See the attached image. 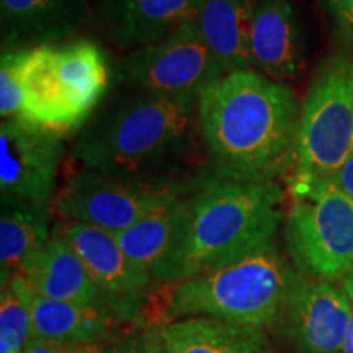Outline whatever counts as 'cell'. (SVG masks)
<instances>
[{
  "label": "cell",
  "mask_w": 353,
  "mask_h": 353,
  "mask_svg": "<svg viewBox=\"0 0 353 353\" xmlns=\"http://www.w3.org/2000/svg\"><path fill=\"white\" fill-rule=\"evenodd\" d=\"M332 182L353 201V154L347 159L341 170L334 175Z\"/></svg>",
  "instance_id": "27"
},
{
  "label": "cell",
  "mask_w": 353,
  "mask_h": 353,
  "mask_svg": "<svg viewBox=\"0 0 353 353\" xmlns=\"http://www.w3.org/2000/svg\"><path fill=\"white\" fill-rule=\"evenodd\" d=\"M285 221L290 257L304 276L343 281L353 270V201L332 180L296 183Z\"/></svg>",
  "instance_id": "7"
},
{
  "label": "cell",
  "mask_w": 353,
  "mask_h": 353,
  "mask_svg": "<svg viewBox=\"0 0 353 353\" xmlns=\"http://www.w3.org/2000/svg\"><path fill=\"white\" fill-rule=\"evenodd\" d=\"M337 38L353 50V0H321Z\"/></svg>",
  "instance_id": "24"
},
{
  "label": "cell",
  "mask_w": 353,
  "mask_h": 353,
  "mask_svg": "<svg viewBox=\"0 0 353 353\" xmlns=\"http://www.w3.org/2000/svg\"><path fill=\"white\" fill-rule=\"evenodd\" d=\"M100 353H151L144 332H134L101 347Z\"/></svg>",
  "instance_id": "26"
},
{
  "label": "cell",
  "mask_w": 353,
  "mask_h": 353,
  "mask_svg": "<svg viewBox=\"0 0 353 353\" xmlns=\"http://www.w3.org/2000/svg\"><path fill=\"white\" fill-rule=\"evenodd\" d=\"M259 0H201L195 23L198 33L224 72L252 69L250 30Z\"/></svg>",
  "instance_id": "18"
},
{
  "label": "cell",
  "mask_w": 353,
  "mask_h": 353,
  "mask_svg": "<svg viewBox=\"0 0 353 353\" xmlns=\"http://www.w3.org/2000/svg\"><path fill=\"white\" fill-rule=\"evenodd\" d=\"M252 69L275 82L294 81L304 68V43L288 0H259L250 30Z\"/></svg>",
  "instance_id": "16"
},
{
  "label": "cell",
  "mask_w": 353,
  "mask_h": 353,
  "mask_svg": "<svg viewBox=\"0 0 353 353\" xmlns=\"http://www.w3.org/2000/svg\"><path fill=\"white\" fill-rule=\"evenodd\" d=\"M107 85V64L97 44H37L26 57L20 121L64 134L83 123Z\"/></svg>",
  "instance_id": "5"
},
{
  "label": "cell",
  "mask_w": 353,
  "mask_h": 353,
  "mask_svg": "<svg viewBox=\"0 0 353 353\" xmlns=\"http://www.w3.org/2000/svg\"><path fill=\"white\" fill-rule=\"evenodd\" d=\"M185 198L175 195L148 211L132 226L117 234L121 250L136 267L154 276L170 254L179 234Z\"/></svg>",
  "instance_id": "20"
},
{
  "label": "cell",
  "mask_w": 353,
  "mask_h": 353,
  "mask_svg": "<svg viewBox=\"0 0 353 353\" xmlns=\"http://www.w3.org/2000/svg\"><path fill=\"white\" fill-rule=\"evenodd\" d=\"M350 301H352V316H350V324H348V332L345 337V343H343L342 353H353V298H350Z\"/></svg>",
  "instance_id": "28"
},
{
  "label": "cell",
  "mask_w": 353,
  "mask_h": 353,
  "mask_svg": "<svg viewBox=\"0 0 353 353\" xmlns=\"http://www.w3.org/2000/svg\"><path fill=\"white\" fill-rule=\"evenodd\" d=\"M87 0H0L3 37L8 41L48 44L76 32Z\"/></svg>",
  "instance_id": "19"
},
{
  "label": "cell",
  "mask_w": 353,
  "mask_h": 353,
  "mask_svg": "<svg viewBox=\"0 0 353 353\" xmlns=\"http://www.w3.org/2000/svg\"><path fill=\"white\" fill-rule=\"evenodd\" d=\"M342 288L345 290L348 298H353V270L350 272V275H348L345 280L342 281Z\"/></svg>",
  "instance_id": "29"
},
{
  "label": "cell",
  "mask_w": 353,
  "mask_h": 353,
  "mask_svg": "<svg viewBox=\"0 0 353 353\" xmlns=\"http://www.w3.org/2000/svg\"><path fill=\"white\" fill-rule=\"evenodd\" d=\"M296 278L272 242L218 270L176 283L167 304V321L213 317L272 327L280 324Z\"/></svg>",
  "instance_id": "4"
},
{
  "label": "cell",
  "mask_w": 353,
  "mask_h": 353,
  "mask_svg": "<svg viewBox=\"0 0 353 353\" xmlns=\"http://www.w3.org/2000/svg\"><path fill=\"white\" fill-rule=\"evenodd\" d=\"M350 316L345 290L298 273L280 324L296 353H342Z\"/></svg>",
  "instance_id": "12"
},
{
  "label": "cell",
  "mask_w": 353,
  "mask_h": 353,
  "mask_svg": "<svg viewBox=\"0 0 353 353\" xmlns=\"http://www.w3.org/2000/svg\"><path fill=\"white\" fill-rule=\"evenodd\" d=\"M144 334L151 353H275L265 329L213 317L165 321Z\"/></svg>",
  "instance_id": "14"
},
{
  "label": "cell",
  "mask_w": 353,
  "mask_h": 353,
  "mask_svg": "<svg viewBox=\"0 0 353 353\" xmlns=\"http://www.w3.org/2000/svg\"><path fill=\"white\" fill-rule=\"evenodd\" d=\"M275 182L218 180L185 198L179 234L154 273L157 283H182L275 242L283 219Z\"/></svg>",
  "instance_id": "2"
},
{
  "label": "cell",
  "mask_w": 353,
  "mask_h": 353,
  "mask_svg": "<svg viewBox=\"0 0 353 353\" xmlns=\"http://www.w3.org/2000/svg\"><path fill=\"white\" fill-rule=\"evenodd\" d=\"M198 97L141 94L92 123L74 149L83 170L138 179L187 139L196 123Z\"/></svg>",
  "instance_id": "3"
},
{
  "label": "cell",
  "mask_w": 353,
  "mask_h": 353,
  "mask_svg": "<svg viewBox=\"0 0 353 353\" xmlns=\"http://www.w3.org/2000/svg\"><path fill=\"white\" fill-rule=\"evenodd\" d=\"M175 195L182 192L167 182L81 170L64 183L54 205L57 213L69 221L117 236Z\"/></svg>",
  "instance_id": "8"
},
{
  "label": "cell",
  "mask_w": 353,
  "mask_h": 353,
  "mask_svg": "<svg viewBox=\"0 0 353 353\" xmlns=\"http://www.w3.org/2000/svg\"><path fill=\"white\" fill-rule=\"evenodd\" d=\"M201 0H99L97 10L112 41L123 50L151 46L195 21Z\"/></svg>",
  "instance_id": "15"
},
{
  "label": "cell",
  "mask_w": 353,
  "mask_h": 353,
  "mask_svg": "<svg viewBox=\"0 0 353 353\" xmlns=\"http://www.w3.org/2000/svg\"><path fill=\"white\" fill-rule=\"evenodd\" d=\"M20 275L44 298L108 309L85 265L57 231L51 234L43 249L26 260Z\"/></svg>",
  "instance_id": "17"
},
{
  "label": "cell",
  "mask_w": 353,
  "mask_h": 353,
  "mask_svg": "<svg viewBox=\"0 0 353 353\" xmlns=\"http://www.w3.org/2000/svg\"><path fill=\"white\" fill-rule=\"evenodd\" d=\"M28 50H3L0 63V114L3 120H20L23 110V79Z\"/></svg>",
  "instance_id": "23"
},
{
  "label": "cell",
  "mask_w": 353,
  "mask_h": 353,
  "mask_svg": "<svg viewBox=\"0 0 353 353\" xmlns=\"http://www.w3.org/2000/svg\"><path fill=\"white\" fill-rule=\"evenodd\" d=\"M56 231L85 265L105 306L121 322L138 321L154 280L126 257L117 236L74 221Z\"/></svg>",
  "instance_id": "11"
},
{
  "label": "cell",
  "mask_w": 353,
  "mask_h": 353,
  "mask_svg": "<svg viewBox=\"0 0 353 353\" xmlns=\"http://www.w3.org/2000/svg\"><path fill=\"white\" fill-rule=\"evenodd\" d=\"M63 134L20 120L0 126L2 203L50 210L63 161Z\"/></svg>",
  "instance_id": "10"
},
{
  "label": "cell",
  "mask_w": 353,
  "mask_h": 353,
  "mask_svg": "<svg viewBox=\"0 0 353 353\" xmlns=\"http://www.w3.org/2000/svg\"><path fill=\"white\" fill-rule=\"evenodd\" d=\"M51 239L50 213L33 206L2 203L0 214V273L2 286L20 273L23 263Z\"/></svg>",
  "instance_id": "21"
},
{
  "label": "cell",
  "mask_w": 353,
  "mask_h": 353,
  "mask_svg": "<svg viewBox=\"0 0 353 353\" xmlns=\"http://www.w3.org/2000/svg\"><path fill=\"white\" fill-rule=\"evenodd\" d=\"M353 154V61L330 56L316 70L299 112L296 183L332 180Z\"/></svg>",
  "instance_id": "6"
},
{
  "label": "cell",
  "mask_w": 353,
  "mask_h": 353,
  "mask_svg": "<svg viewBox=\"0 0 353 353\" xmlns=\"http://www.w3.org/2000/svg\"><path fill=\"white\" fill-rule=\"evenodd\" d=\"M123 74L141 94L198 97L226 72L192 21L162 41L131 51L123 59Z\"/></svg>",
  "instance_id": "9"
},
{
  "label": "cell",
  "mask_w": 353,
  "mask_h": 353,
  "mask_svg": "<svg viewBox=\"0 0 353 353\" xmlns=\"http://www.w3.org/2000/svg\"><path fill=\"white\" fill-rule=\"evenodd\" d=\"M32 341V321L10 286L0 293V353H25Z\"/></svg>",
  "instance_id": "22"
},
{
  "label": "cell",
  "mask_w": 353,
  "mask_h": 353,
  "mask_svg": "<svg viewBox=\"0 0 353 353\" xmlns=\"http://www.w3.org/2000/svg\"><path fill=\"white\" fill-rule=\"evenodd\" d=\"M299 112L288 87L242 69L198 95L196 126L228 179L273 182L294 152Z\"/></svg>",
  "instance_id": "1"
},
{
  "label": "cell",
  "mask_w": 353,
  "mask_h": 353,
  "mask_svg": "<svg viewBox=\"0 0 353 353\" xmlns=\"http://www.w3.org/2000/svg\"><path fill=\"white\" fill-rule=\"evenodd\" d=\"M23 303L32 321V339L107 345L118 325L123 322L108 309L85 307L79 304L57 301L37 293L20 273L7 283Z\"/></svg>",
  "instance_id": "13"
},
{
  "label": "cell",
  "mask_w": 353,
  "mask_h": 353,
  "mask_svg": "<svg viewBox=\"0 0 353 353\" xmlns=\"http://www.w3.org/2000/svg\"><path fill=\"white\" fill-rule=\"evenodd\" d=\"M103 345H83V343L46 341L32 339L25 348V353H100Z\"/></svg>",
  "instance_id": "25"
}]
</instances>
